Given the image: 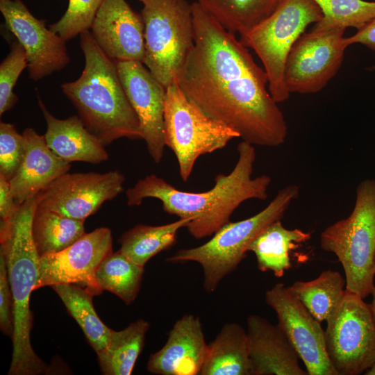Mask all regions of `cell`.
<instances>
[{"instance_id":"cell-22","label":"cell","mask_w":375,"mask_h":375,"mask_svg":"<svg viewBox=\"0 0 375 375\" xmlns=\"http://www.w3.org/2000/svg\"><path fill=\"white\" fill-rule=\"evenodd\" d=\"M200 375H253L247 331L235 322L226 323L208 344Z\"/></svg>"},{"instance_id":"cell-13","label":"cell","mask_w":375,"mask_h":375,"mask_svg":"<svg viewBox=\"0 0 375 375\" xmlns=\"http://www.w3.org/2000/svg\"><path fill=\"white\" fill-rule=\"evenodd\" d=\"M125 176L115 170L106 173L66 172L38 194V206L63 216L85 222L107 201L124 191Z\"/></svg>"},{"instance_id":"cell-26","label":"cell","mask_w":375,"mask_h":375,"mask_svg":"<svg viewBox=\"0 0 375 375\" xmlns=\"http://www.w3.org/2000/svg\"><path fill=\"white\" fill-rule=\"evenodd\" d=\"M288 288L322 323L334 314L341 303L346 292V280L340 272L327 269L313 280L296 281Z\"/></svg>"},{"instance_id":"cell-36","label":"cell","mask_w":375,"mask_h":375,"mask_svg":"<svg viewBox=\"0 0 375 375\" xmlns=\"http://www.w3.org/2000/svg\"><path fill=\"white\" fill-rule=\"evenodd\" d=\"M19 207L14 199L9 181L0 175V217L8 219Z\"/></svg>"},{"instance_id":"cell-23","label":"cell","mask_w":375,"mask_h":375,"mask_svg":"<svg viewBox=\"0 0 375 375\" xmlns=\"http://www.w3.org/2000/svg\"><path fill=\"white\" fill-rule=\"evenodd\" d=\"M310 238V233L299 228L288 229L278 220L256 237L248 251L255 254L260 271H270L275 276L282 277L292 267V251Z\"/></svg>"},{"instance_id":"cell-35","label":"cell","mask_w":375,"mask_h":375,"mask_svg":"<svg viewBox=\"0 0 375 375\" xmlns=\"http://www.w3.org/2000/svg\"><path fill=\"white\" fill-rule=\"evenodd\" d=\"M0 328L4 334L12 335V297L6 262L1 254H0Z\"/></svg>"},{"instance_id":"cell-5","label":"cell","mask_w":375,"mask_h":375,"mask_svg":"<svg viewBox=\"0 0 375 375\" xmlns=\"http://www.w3.org/2000/svg\"><path fill=\"white\" fill-rule=\"evenodd\" d=\"M299 190L298 185H286L260 212L241 221L228 222L206 243L180 249L167 261L199 263L203 269V288L208 292H212L225 276L236 269L256 237L270 224L281 220L292 201L298 198Z\"/></svg>"},{"instance_id":"cell-9","label":"cell","mask_w":375,"mask_h":375,"mask_svg":"<svg viewBox=\"0 0 375 375\" xmlns=\"http://www.w3.org/2000/svg\"><path fill=\"white\" fill-rule=\"evenodd\" d=\"M322 16L313 0H283L267 19L240 35V42L260 59L268 77L269 92L277 103L290 97L284 72L293 45L307 26L318 22Z\"/></svg>"},{"instance_id":"cell-2","label":"cell","mask_w":375,"mask_h":375,"mask_svg":"<svg viewBox=\"0 0 375 375\" xmlns=\"http://www.w3.org/2000/svg\"><path fill=\"white\" fill-rule=\"evenodd\" d=\"M238 158L228 174H219L208 191L179 190L163 178L150 174L138 180L126 191L127 205L140 206L147 198L162 202L165 212L179 218H192L186 227L195 239L216 233L230 222L238 206L249 199L265 200L272 182L268 175L252 178L256 158L254 146L242 141L238 145Z\"/></svg>"},{"instance_id":"cell-8","label":"cell","mask_w":375,"mask_h":375,"mask_svg":"<svg viewBox=\"0 0 375 375\" xmlns=\"http://www.w3.org/2000/svg\"><path fill=\"white\" fill-rule=\"evenodd\" d=\"M165 142L174 153L181 179L186 182L197 160L226 147L239 134L207 115L182 91L177 82L166 88Z\"/></svg>"},{"instance_id":"cell-6","label":"cell","mask_w":375,"mask_h":375,"mask_svg":"<svg viewBox=\"0 0 375 375\" xmlns=\"http://www.w3.org/2000/svg\"><path fill=\"white\" fill-rule=\"evenodd\" d=\"M320 247L333 253L341 263L346 290L365 299L374 287L375 179H365L356 189L351 213L326 227Z\"/></svg>"},{"instance_id":"cell-4","label":"cell","mask_w":375,"mask_h":375,"mask_svg":"<svg viewBox=\"0 0 375 375\" xmlns=\"http://www.w3.org/2000/svg\"><path fill=\"white\" fill-rule=\"evenodd\" d=\"M38 195L22 203L6 220H1L0 254L5 260L12 297L13 333L9 375H38L47 371L31 342L33 323L30 297L39 274L40 256L32 235Z\"/></svg>"},{"instance_id":"cell-34","label":"cell","mask_w":375,"mask_h":375,"mask_svg":"<svg viewBox=\"0 0 375 375\" xmlns=\"http://www.w3.org/2000/svg\"><path fill=\"white\" fill-rule=\"evenodd\" d=\"M25 153L24 135L15 124L0 122V175L8 181L19 167Z\"/></svg>"},{"instance_id":"cell-10","label":"cell","mask_w":375,"mask_h":375,"mask_svg":"<svg viewBox=\"0 0 375 375\" xmlns=\"http://www.w3.org/2000/svg\"><path fill=\"white\" fill-rule=\"evenodd\" d=\"M346 290L326 321V349L338 375H358L375 363V321L370 305Z\"/></svg>"},{"instance_id":"cell-28","label":"cell","mask_w":375,"mask_h":375,"mask_svg":"<svg viewBox=\"0 0 375 375\" xmlns=\"http://www.w3.org/2000/svg\"><path fill=\"white\" fill-rule=\"evenodd\" d=\"M85 233L83 221L38 205L32 222V235L40 256L65 249Z\"/></svg>"},{"instance_id":"cell-27","label":"cell","mask_w":375,"mask_h":375,"mask_svg":"<svg viewBox=\"0 0 375 375\" xmlns=\"http://www.w3.org/2000/svg\"><path fill=\"white\" fill-rule=\"evenodd\" d=\"M149 328L147 321L138 319L122 331L112 330L106 347L97 352L102 374H131Z\"/></svg>"},{"instance_id":"cell-41","label":"cell","mask_w":375,"mask_h":375,"mask_svg":"<svg viewBox=\"0 0 375 375\" xmlns=\"http://www.w3.org/2000/svg\"><path fill=\"white\" fill-rule=\"evenodd\" d=\"M374 272H375V260H374Z\"/></svg>"},{"instance_id":"cell-19","label":"cell","mask_w":375,"mask_h":375,"mask_svg":"<svg viewBox=\"0 0 375 375\" xmlns=\"http://www.w3.org/2000/svg\"><path fill=\"white\" fill-rule=\"evenodd\" d=\"M247 325L253 375H308L299 365L296 350L278 324L251 315Z\"/></svg>"},{"instance_id":"cell-16","label":"cell","mask_w":375,"mask_h":375,"mask_svg":"<svg viewBox=\"0 0 375 375\" xmlns=\"http://www.w3.org/2000/svg\"><path fill=\"white\" fill-rule=\"evenodd\" d=\"M115 62L123 88L139 119L142 139L149 154L156 163H159L165 147L166 88L142 62L135 60Z\"/></svg>"},{"instance_id":"cell-24","label":"cell","mask_w":375,"mask_h":375,"mask_svg":"<svg viewBox=\"0 0 375 375\" xmlns=\"http://www.w3.org/2000/svg\"><path fill=\"white\" fill-rule=\"evenodd\" d=\"M283 0H196L224 28L245 34L271 16Z\"/></svg>"},{"instance_id":"cell-18","label":"cell","mask_w":375,"mask_h":375,"mask_svg":"<svg viewBox=\"0 0 375 375\" xmlns=\"http://www.w3.org/2000/svg\"><path fill=\"white\" fill-rule=\"evenodd\" d=\"M208 351L199 317L185 315L174 324L165 345L151 355L147 369L160 375L200 374Z\"/></svg>"},{"instance_id":"cell-38","label":"cell","mask_w":375,"mask_h":375,"mask_svg":"<svg viewBox=\"0 0 375 375\" xmlns=\"http://www.w3.org/2000/svg\"><path fill=\"white\" fill-rule=\"evenodd\" d=\"M371 294L372 296V299L369 305L375 321V285Z\"/></svg>"},{"instance_id":"cell-29","label":"cell","mask_w":375,"mask_h":375,"mask_svg":"<svg viewBox=\"0 0 375 375\" xmlns=\"http://www.w3.org/2000/svg\"><path fill=\"white\" fill-rule=\"evenodd\" d=\"M51 287L81 328L96 353L106 348L112 330L104 324L96 312L92 303L93 295L74 284L62 283Z\"/></svg>"},{"instance_id":"cell-20","label":"cell","mask_w":375,"mask_h":375,"mask_svg":"<svg viewBox=\"0 0 375 375\" xmlns=\"http://www.w3.org/2000/svg\"><path fill=\"white\" fill-rule=\"evenodd\" d=\"M25 153L17 171L9 181L16 203L21 206L36 197L60 175L68 172L70 163L56 155L47 144L44 135L33 128L22 133Z\"/></svg>"},{"instance_id":"cell-7","label":"cell","mask_w":375,"mask_h":375,"mask_svg":"<svg viewBox=\"0 0 375 375\" xmlns=\"http://www.w3.org/2000/svg\"><path fill=\"white\" fill-rule=\"evenodd\" d=\"M143 64L166 88L177 77L194 44L192 3L186 0H147Z\"/></svg>"},{"instance_id":"cell-3","label":"cell","mask_w":375,"mask_h":375,"mask_svg":"<svg viewBox=\"0 0 375 375\" xmlns=\"http://www.w3.org/2000/svg\"><path fill=\"white\" fill-rule=\"evenodd\" d=\"M85 58L78 78L61 85L85 128L105 147L120 138L142 139L139 119L120 81L115 62L94 40L90 31L80 35Z\"/></svg>"},{"instance_id":"cell-31","label":"cell","mask_w":375,"mask_h":375,"mask_svg":"<svg viewBox=\"0 0 375 375\" xmlns=\"http://www.w3.org/2000/svg\"><path fill=\"white\" fill-rule=\"evenodd\" d=\"M322 18L312 29L354 27L357 30L375 19V1L364 0H313Z\"/></svg>"},{"instance_id":"cell-17","label":"cell","mask_w":375,"mask_h":375,"mask_svg":"<svg viewBox=\"0 0 375 375\" xmlns=\"http://www.w3.org/2000/svg\"><path fill=\"white\" fill-rule=\"evenodd\" d=\"M90 30L99 47L114 61L144 62V23L126 0H103Z\"/></svg>"},{"instance_id":"cell-11","label":"cell","mask_w":375,"mask_h":375,"mask_svg":"<svg viewBox=\"0 0 375 375\" xmlns=\"http://www.w3.org/2000/svg\"><path fill=\"white\" fill-rule=\"evenodd\" d=\"M346 28L335 27L303 33L286 61L284 82L290 93H316L339 71L347 44Z\"/></svg>"},{"instance_id":"cell-12","label":"cell","mask_w":375,"mask_h":375,"mask_svg":"<svg viewBox=\"0 0 375 375\" xmlns=\"http://www.w3.org/2000/svg\"><path fill=\"white\" fill-rule=\"evenodd\" d=\"M111 231L100 227L85 233L65 249L40 256L35 290L56 284H74L92 295L103 292L96 272L105 258L112 253Z\"/></svg>"},{"instance_id":"cell-33","label":"cell","mask_w":375,"mask_h":375,"mask_svg":"<svg viewBox=\"0 0 375 375\" xmlns=\"http://www.w3.org/2000/svg\"><path fill=\"white\" fill-rule=\"evenodd\" d=\"M28 67L23 47L15 39L10 44V52L0 65V115L11 110L19 100L14 88L23 70Z\"/></svg>"},{"instance_id":"cell-37","label":"cell","mask_w":375,"mask_h":375,"mask_svg":"<svg viewBox=\"0 0 375 375\" xmlns=\"http://www.w3.org/2000/svg\"><path fill=\"white\" fill-rule=\"evenodd\" d=\"M345 42L348 46L359 43L375 50V19L358 29L353 35L345 38Z\"/></svg>"},{"instance_id":"cell-21","label":"cell","mask_w":375,"mask_h":375,"mask_svg":"<svg viewBox=\"0 0 375 375\" xmlns=\"http://www.w3.org/2000/svg\"><path fill=\"white\" fill-rule=\"evenodd\" d=\"M38 102L47 124V144L56 155L69 163L99 164L109 158L105 146L85 128L78 115L58 119L49 112L39 95Z\"/></svg>"},{"instance_id":"cell-39","label":"cell","mask_w":375,"mask_h":375,"mask_svg":"<svg viewBox=\"0 0 375 375\" xmlns=\"http://www.w3.org/2000/svg\"><path fill=\"white\" fill-rule=\"evenodd\" d=\"M367 375H375V363L365 372Z\"/></svg>"},{"instance_id":"cell-14","label":"cell","mask_w":375,"mask_h":375,"mask_svg":"<svg viewBox=\"0 0 375 375\" xmlns=\"http://www.w3.org/2000/svg\"><path fill=\"white\" fill-rule=\"evenodd\" d=\"M266 303L276 314L278 325L303 361L308 375H338L326 349L324 330L283 283L267 290Z\"/></svg>"},{"instance_id":"cell-1","label":"cell","mask_w":375,"mask_h":375,"mask_svg":"<svg viewBox=\"0 0 375 375\" xmlns=\"http://www.w3.org/2000/svg\"><path fill=\"white\" fill-rule=\"evenodd\" d=\"M194 44L176 82L207 115L252 145L283 144L288 126L267 89L268 77L248 48L196 1Z\"/></svg>"},{"instance_id":"cell-40","label":"cell","mask_w":375,"mask_h":375,"mask_svg":"<svg viewBox=\"0 0 375 375\" xmlns=\"http://www.w3.org/2000/svg\"><path fill=\"white\" fill-rule=\"evenodd\" d=\"M139 1L142 2V3H145L147 0H138Z\"/></svg>"},{"instance_id":"cell-32","label":"cell","mask_w":375,"mask_h":375,"mask_svg":"<svg viewBox=\"0 0 375 375\" xmlns=\"http://www.w3.org/2000/svg\"><path fill=\"white\" fill-rule=\"evenodd\" d=\"M103 0H69L62 17L49 28L65 41L90 30Z\"/></svg>"},{"instance_id":"cell-25","label":"cell","mask_w":375,"mask_h":375,"mask_svg":"<svg viewBox=\"0 0 375 375\" xmlns=\"http://www.w3.org/2000/svg\"><path fill=\"white\" fill-rule=\"evenodd\" d=\"M192 220V218H179L160 226L136 225L119 238V250L133 262L144 267L152 257L173 246L178 231L187 227Z\"/></svg>"},{"instance_id":"cell-15","label":"cell","mask_w":375,"mask_h":375,"mask_svg":"<svg viewBox=\"0 0 375 375\" xmlns=\"http://www.w3.org/2000/svg\"><path fill=\"white\" fill-rule=\"evenodd\" d=\"M8 30L26 52L30 78L38 81L70 62L65 40L35 17L22 0H0Z\"/></svg>"},{"instance_id":"cell-30","label":"cell","mask_w":375,"mask_h":375,"mask_svg":"<svg viewBox=\"0 0 375 375\" xmlns=\"http://www.w3.org/2000/svg\"><path fill=\"white\" fill-rule=\"evenodd\" d=\"M143 274L144 267L133 262L118 250L101 262L96 272V279L103 291L113 293L126 305H130L138 294Z\"/></svg>"}]
</instances>
